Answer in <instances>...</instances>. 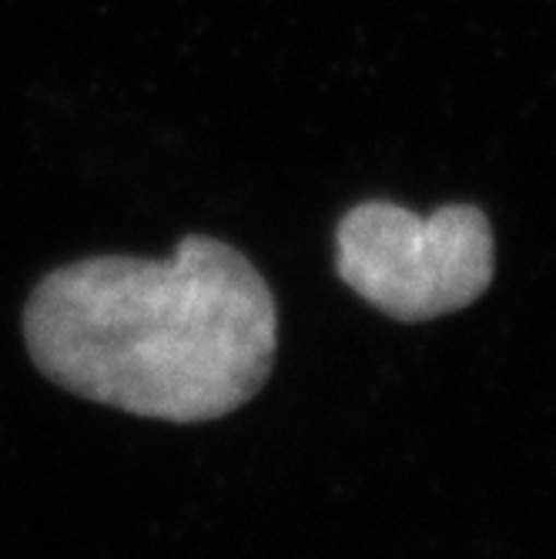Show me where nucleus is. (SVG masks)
Segmentation results:
<instances>
[{
	"mask_svg": "<svg viewBox=\"0 0 556 559\" xmlns=\"http://www.w3.org/2000/svg\"><path fill=\"white\" fill-rule=\"evenodd\" d=\"M24 335L34 366L74 395L205 423L265 385L279 312L245 255L191 235L168 262L105 255L50 272L27 301Z\"/></svg>",
	"mask_w": 556,
	"mask_h": 559,
	"instance_id": "obj_1",
	"label": "nucleus"
},
{
	"mask_svg": "<svg viewBox=\"0 0 556 559\" xmlns=\"http://www.w3.org/2000/svg\"><path fill=\"white\" fill-rule=\"evenodd\" d=\"M335 265L379 312L426 322L466 309L489 288L493 231L473 205H446L423 218L392 201H366L339 225Z\"/></svg>",
	"mask_w": 556,
	"mask_h": 559,
	"instance_id": "obj_2",
	"label": "nucleus"
}]
</instances>
